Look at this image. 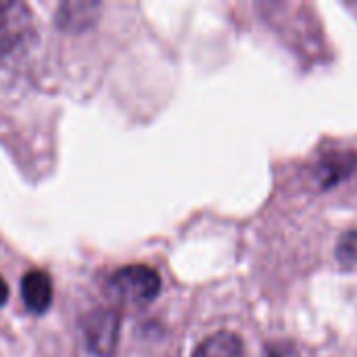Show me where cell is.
Wrapping results in <instances>:
<instances>
[{
	"label": "cell",
	"mask_w": 357,
	"mask_h": 357,
	"mask_svg": "<svg viewBox=\"0 0 357 357\" xmlns=\"http://www.w3.org/2000/svg\"><path fill=\"white\" fill-rule=\"evenodd\" d=\"M107 287L121 303L146 305L161 293V278L149 266H126L111 274Z\"/></svg>",
	"instance_id": "obj_1"
},
{
	"label": "cell",
	"mask_w": 357,
	"mask_h": 357,
	"mask_svg": "<svg viewBox=\"0 0 357 357\" xmlns=\"http://www.w3.org/2000/svg\"><path fill=\"white\" fill-rule=\"evenodd\" d=\"M33 31V17L23 2L0 0V59L21 48Z\"/></svg>",
	"instance_id": "obj_2"
},
{
	"label": "cell",
	"mask_w": 357,
	"mask_h": 357,
	"mask_svg": "<svg viewBox=\"0 0 357 357\" xmlns=\"http://www.w3.org/2000/svg\"><path fill=\"white\" fill-rule=\"evenodd\" d=\"M84 337L94 356L111 357L119 339V316L111 310H96L88 314L84 320Z\"/></svg>",
	"instance_id": "obj_3"
},
{
	"label": "cell",
	"mask_w": 357,
	"mask_h": 357,
	"mask_svg": "<svg viewBox=\"0 0 357 357\" xmlns=\"http://www.w3.org/2000/svg\"><path fill=\"white\" fill-rule=\"evenodd\" d=\"M21 299L31 314H46L52 305V280L42 270H29L21 280Z\"/></svg>",
	"instance_id": "obj_4"
},
{
	"label": "cell",
	"mask_w": 357,
	"mask_h": 357,
	"mask_svg": "<svg viewBox=\"0 0 357 357\" xmlns=\"http://www.w3.org/2000/svg\"><path fill=\"white\" fill-rule=\"evenodd\" d=\"M357 155L356 153H333L328 157H324L318 163L316 176L322 188H331L337 186L339 182H343L345 178L351 176V172L356 169Z\"/></svg>",
	"instance_id": "obj_5"
},
{
	"label": "cell",
	"mask_w": 357,
	"mask_h": 357,
	"mask_svg": "<svg viewBox=\"0 0 357 357\" xmlns=\"http://www.w3.org/2000/svg\"><path fill=\"white\" fill-rule=\"evenodd\" d=\"M243 341L234 333H218L205 339L192 357H243Z\"/></svg>",
	"instance_id": "obj_6"
},
{
	"label": "cell",
	"mask_w": 357,
	"mask_h": 357,
	"mask_svg": "<svg viewBox=\"0 0 357 357\" xmlns=\"http://www.w3.org/2000/svg\"><path fill=\"white\" fill-rule=\"evenodd\" d=\"M98 4L90 2H69L61 6L59 23L63 29H86L90 23L96 21Z\"/></svg>",
	"instance_id": "obj_7"
},
{
	"label": "cell",
	"mask_w": 357,
	"mask_h": 357,
	"mask_svg": "<svg viewBox=\"0 0 357 357\" xmlns=\"http://www.w3.org/2000/svg\"><path fill=\"white\" fill-rule=\"evenodd\" d=\"M337 261L341 264V268L345 270H354L357 266V230L345 232L335 249Z\"/></svg>",
	"instance_id": "obj_8"
},
{
	"label": "cell",
	"mask_w": 357,
	"mask_h": 357,
	"mask_svg": "<svg viewBox=\"0 0 357 357\" xmlns=\"http://www.w3.org/2000/svg\"><path fill=\"white\" fill-rule=\"evenodd\" d=\"M6 301H8V287H6L4 278L0 276V307H2Z\"/></svg>",
	"instance_id": "obj_9"
}]
</instances>
